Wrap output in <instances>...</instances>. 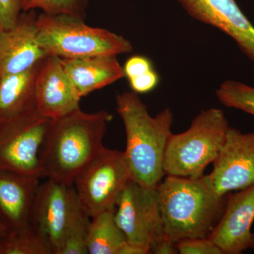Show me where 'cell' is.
I'll use <instances>...</instances> for the list:
<instances>
[{"label": "cell", "mask_w": 254, "mask_h": 254, "mask_svg": "<svg viewBox=\"0 0 254 254\" xmlns=\"http://www.w3.org/2000/svg\"><path fill=\"white\" fill-rule=\"evenodd\" d=\"M113 115L81 109L51 120L41 160L43 176L73 185L78 174L104 148L103 138Z\"/></svg>", "instance_id": "cell-1"}, {"label": "cell", "mask_w": 254, "mask_h": 254, "mask_svg": "<svg viewBox=\"0 0 254 254\" xmlns=\"http://www.w3.org/2000/svg\"><path fill=\"white\" fill-rule=\"evenodd\" d=\"M163 235L176 244L205 238L216 226L226 205L208 175L190 178L167 175L157 186Z\"/></svg>", "instance_id": "cell-2"}, {"label": "cell", "mask_w": 254, "mask_h": 254, "mask_svg": "<svg viewBox=\"0 0 254 254\" xmlns=\"http://www.w3.org/2000/svg\"><path fill=\"white\" fill-rule=\"evenodd\" d=\"M116 105L126 133L124 153L131 179L143 186L156 187L165 176L164 159L173 134V112L165 108L151 116L133 91L117 95Z\"/></svg>", "instance_id": "cell-3"}, {"label": "cell", "mask_w": 254, "mask_h": 254, "mask_svg": "<svg viewBox=\"0 0 254 254\" xmlns=\"http://www.w3.org/2000/svg\"><path fill=\"white\" fill-rule=\"evenodd\" d=\"M38 43L46 54L61 59L126 54L133 50L123 36L88 26L83 18L41 13L37 18Z\"/></svg>", "instance_id": "cell-4"}, {"label": "cell", "mask_w": 254, "mask_h": 254, "mask_svg": "<svg viewBox=\"0 0 254 254\" xmlns=\"http://www.w3.org/2000/svg\"><path fill=\"white\" fill-rule=\"evenodd\" d=\"M230 125L222 110H202L187 131L169 140L165 159V175L198 178L218 158Z\"/></svg>", "instance_id": "cell-5"}, {"label": "cell", "mask_w": 254, "mask_h": 254, "mask_svg": "<svg viewBox=\"0 0 254 254\" xmlns=\"http://www.w3.org/2000/svg\"><path fill=\"white\" fill-rule=\"evenodd\" d=\"M131 179L124 151L104 147L78 174L73 187L81 208L91 218L114 210Z\"/></svg>", "instance_id": "cell-6"}, {"label": "cell", "mask_w": 254, "mask_h": 254, "mask_svg": "<svg viewBox=\"0 0 254 254\" xmlns=\"http://www.w3.org/2000/svg\"><path fill=\"white\" fill-rule=\"evenodd\" d=\"M50 122L34 110L0 123V170L44 177L41 153Z\"/></svg>", "instance_id": "cell-7"}, {"label": "cell", "mask_w": 254, "mask_h": 254, "mask_svg": "<svg viewBox=\"0 0 254 254\" xmlns=\"http://www.w3.org/2000/svg\"><path fill=\"white\" fill-rule=\"evenodd\" d=\"M114 213L127 242L143 254H150L163 237L157 187L143 186L131 179L119 197Z\"/></svg>", "instance_id": "cell-8"}, {"label": "cell", "mask_w": 254, "mask_h": 254, "mask_svg": "<svg viewBox=\"0 0 254 254\" xmlns=\"http://www.w3.org/2000/svg\"><path fill=\"white\" fill-rule=\"evenodd\" d=\"M86 214L73 185L47 179L37 190L31 224L46 239L53 254H58L68 232Z\"/></svg>", "instance_id": "cell-9"}, {"label": "cell", "mask_w": 254, "mask_h": 254, "mask_svg": "<svg viewBox=\"0 0 254 254\" xmlns=\"http://www.w3.org/2000/svg\"><path fill=\"white\" fill-rule=\"evenodd\" d=\"M213 168L208 175L221 195L254 185V131L244 133L230 127Z\"/></svg>", "instance_id": "cell-10"}, {"label": "cell", "mask_w": 254, "mask_h": 254, "mask_svg": "<svg viewBox=\"0 0 254 254\" xmlns=\"http://www.w3.org/2000/svg\"><path fill=\"white\" fill-rule=\"evenodd\" d=\"M192 18L230 37L254 63V26L235 0H176Z\"/></svg>", "instance_id": "cell-11"}, {"label": "cell", "mask_w": 254, "mask_h": 254, "mask_svg": "<svg viewBox=\"0 0 254 254\" xmlns=\"http://www.w3.org/2000/svg\"><path fill=\"white\" fill-rule=\"evenodd\" d=\"M254 222V185L230 193L221 218L208 238L223 254H241L250 249Z\"/></svg>", "instance_id": "cell-12"}, {"label": "cell", "mask_w": 254, "mask_h": 254, "mask_svg": "<svg viewBox=\"0 0 254 254\" xmlns=\"http://www.w3.org/2000/svg\"><path fill=\"white\" fill-rule=\"evenodd\" d=\"M38 14L22 11L14 27L0 31V78L22 72L47 56L38 43Z\"/></svg>", "instance_id": "cell-13"}, {"label": "cell", "mask_w": 254, "mask_h": 254, "mask_svg": "<svg viewBox=\"0 0 254 254\" xmlns=\"http://www.w3.org/2000/svg\"><path fill=\"white\" fill-rule=\"evenodd\" d=\"M81 99L61 58L47 56L36 80V111L45 118L55 120L79 109Z\"/></svg>", "instance_id": "cell-14"}, {"label": "cell", "mask_w": 254, "mask_h": 254, "mask_svg": "<svg viewBox=\"0 0 254 254\" xmlns=\"http://www.w3.org/2000/svg\"><path fill=\"white\" fill-rule=\"evenodd\" d=\"M41 178L0 170V211L12 231L31 224V213Z\"/></svg>", "instance_id": "cell-15"}, {"label": "cell", "mask_w": 254, "mask_h": 254, "mask_svg": "<svg viewBox=\"0 0 254 254\" xmlns=\"http://www.w3.org/2000/svg\"><path fill=\"white\" fill-rule=\"evenodd\" d=\"M62 63L81 98L125 77L123 66L113 55L62 59Z\"/></svg>", "instance_id": "cell-16"}, {"label": "cell", "mask_w": 254, "mask_h": 254, "mask_svg": "<svg viewBox=\"0 0 254 254\" xmlns=\"http://www.w3.org/2000/svg\"><path fill=\"white\" fill-rule=\"evenodd\" d=\"M43 61L0 78V123L36 110V80Z\"/></svg>", "instance_id": "cell-17"}, {"label": "cell", "mask_w": 254, "mask_h": 254, "mask_svg": "<svg viewBox=\"0 0 254 254\" xmlns=\"http://www.w3.org/2000/svg\"><path fill=\"white\" fill-rule=\"evenodd\" d=\"M115 209L98 214L91 218L87 236L90 254H123L126 237L115 221Z\"/></svg>", "instance_id": "cell-18"}, {"label": "cell", "mask_w": 254, "mask_h": 254, "mask_svg": "<svg viewBox=\"0 0 254 254\" xmlns=\"http://www.w3.org/2000/svg\"><path fill=\"white\" fill-rule=\"evenodd\" d=\"M0 254H53L41 232L30 224L11 231L0 242Z\"/></svg>", "instance_id": "cell-19"}, {"label": "cell", "mask_w": 254, "mask_h": 254, "mask_svg": "<svg viewBox=\"0 0 254 254\" xmlns=\"http://www.w3.org/2000/svg\"><path fill=\"white\" fill-rule=\"evenodd\" d=\"M215 94L219 101L227 108L242 110L254 117V87L227 80L219 86Z\"/></svg>", "instance_id": "cell-20"}, {"label": "cell", "mask_w": 254, "mask_h": 254, "mask_svg": "<svg viewBox=\"0 0 254 254\" xmlns=\"http://www.w3.org/2000/svg\"><path fill=\"white\" fill-rule=\"evenodd\" d=\"M88 2V0H23L22 11L40 9L47 14L84 18Z\"/></svg>", "instance_id": "cell-21"}, {"label": "cell", "mask_w": 254, "mask_h": 254, "mask_svg": "<svg viewBox=\"0 0 254 254\" xmlns=\"http://www.w3.org/2000/svg\"><path fill=\"white\" fill-rule=\"evenodd\" d=\"M91 218L82 216L68 232L58 254H87V236Z\"/></svg>", "instance_id": "cell-22"}, {"label": "cell", "mask_w": 254, "mask_h": 254, "mask_svg": "<svg viewBox=\"0 0 254 254\" xmlns=\"http://www.w3.org/2000/svg\"><path fill=\"white\" fill-rule=\"evenodd\" d=\"M176 246L178 253L181 254H223L208 237L185 239L177 242Z\"/></svg>", "instance_id": "cell-23"}, {"label": "cell", "mask_w": 254, "mask_h": 254, "mask_svg": "<svg viewBox=\"0 0 254 254\" xmlns=\"http://www.w3.org/2000/svg\"><path fill=\"white\" fill-rule=\"evenodd\" d=\"M23 0H0V30L10 29L22 12Z\"/></svg>", "instance_id": "cell-24"}, {"label": "cell", "mask_w": 254, "mask_h": 254, "mask_svg": "<svg viewBox=\"0 0 254 254\" xmlns=\"http://www.w3.org/2000/svg\"><path fill=\"white\" fill-rule=\"evenodd\" d=\"M154 69L149 58L143 55H133L127 60L123 66L125 76L128 80L141 76Z\"/></svg>", "instance_id": "cell-25"}, {"label": "cell", "mask_w": 254, "mask_h": 254, "mask_svg": "<svg viewBox=\"0 0 254 254\" xmlns=\"http://www.w3.org/2000/svg\"><path fill=\"white\" fill-rule=\"evenodd\" d=\"M132 91L138 94H144L153 91L160 83V76L155 69L128 80Z\"/></svg>", "instance_id": "cell-26"}, {"label": "cell", "mask_w": 254, "mask_h": 254, "mask_svg": "<svg viewBox=\"0 0 254 254\" xmlns=\"http://www.w3.org/2000/svg\"><path fill=\"white\" fill-rule=\"evenodd\" d=\"M150 253L155 254H175L178 253L176 244L167 238L165 235L152 247Z\"/></svg>", "instance_id": "cell-27"}, {"label": "cell", "mask_w": 254, "mask_h": 254, "mask_svg": "<svg viewBox=\"0 0 254 254\" xmlns=\"http://www.w3.org/2000/svg\"><path fill=\"white\" fill-rule=\"evenodd\" d=\"M250 249L254 250V232L252 233V242H251Z\"/></svg>", "instance_id": "cell-28"}, {"label": "cell", "mask_w": 254, "mask_h": 254, "mask_svg": "<svg viewBox=\"0 0 254 254\" xmlns=\"http://www.w3.org/2000/svg\"><path fill=\"white\" fill-rule=\"evenodd\" d=\"M0 31H1V30H0Z\"/></svg>", "instance_id": "cell-29"}]
</instances>
